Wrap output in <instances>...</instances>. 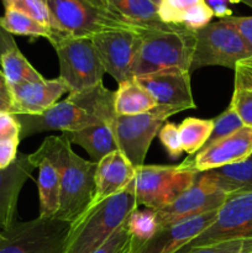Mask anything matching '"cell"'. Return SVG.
Returning a JSON list of instances; mask_svg holds the SVG:
<instances>
[{
	"instance_id": "cell-1",
	"label": "cell",
	"mask_w": 252,
	"mask_h": 253,
	"mask_svg": "<svg viewBox=\"0 0 252 253\" xmlns=\"http://www.w3.org/2000/svg\"><path fill=\"white\" fill-rule=\"evenodd\" d=\"M115 91L103 83L69 93L40 115H16L21 124V138L47 131H77L94 125H111L115 119Z\"/></svg>"
},
{
	"instance_id": "cell-2",
	"label": "cell",
	"mask_w": 252,
	"mask_h": 253,
	"mask_svg": "<svg viewBox=\"0 0 252 253\" xmlns=\"http://www.w3.org/2000/svg\"><path fill=\"white\" fill-rule=\"evenodd\" d=\"M71 146L66 136H48L31 155L47 158L58 169L61 202L54 217L72 224L93 202L98 163L84 160Z\"/></svg>"
},
{
	"instance_id": "cell-3",
	"label": "cell",
	"mask_w": 252,
	"mask_h": 253,
	"mask_svg": "<svg viewBox=\"0 0 252 253\" xmlns=\"http://www.w3.org/2000/svg\"><path fill=\"white\" fill-rule=\"evenodd\" d=\"M194 47L195 31L183 25L166 24L142 29L133 62L132 78L168 68L190 72Z\"/></svg>"
},
{
	"instance_id": "cell-4",
	"label": "cell",
	"mask_w": 252,
	"mask_h": 253,
	"mask_svg": "<svg viewBox=\"0 0 252 253\" xmlns=\"http://www.w3.org/2000/svg\"><path fill=\"white\" fill-rule=\"evenodd\" d=\"M137 208V200L130 187L89 207L71 224L63 253L95 252Z\"/></svg>"
},
{
	"instance_id": "cell-5",
	"label": "cell",
	"mask_w": 252,
	"mask_h": 253,
	"mask_svg": "<svg viewBox=\"0 0 252 253\" xmlns=\"http://www.w3.org/2000/svg\"><path fill=\"white\" fill-rule=\"evenodd\" d=\"M56 29L77 37H93L110 30L141 29L128 24L109 0H46Z\"/></svg>"
},
{
	"instance_id": "cell-6",
	"label": "cell",
	"mask_w": 252,
	"mask_h": 253,
	"mask_svg": "<svg viewBox=\"0 0 252 253\" xmlns=\"http://www.w3.org/2000/svg\"><path fill=\"white\" fill-rule=\"evenodd\" d=\"M49 43L59 62V77L69 93L85 90L103 83L105 71L90 37H77L54 31Z\"/></svg>"
},
{
	"instance_id": "cell-7",
	"label": "cell",
	"mask_w": 252,
	"mask_h": 253,
	"mask_svg": "<svg viewBox=\"0 0 252 253\" xmlns=\"http://www.w3.org/2000/svg\"><path fill=\"white\" fill-rule=\"evenodd\" d=\"M250 57H252V49L242 35L226 20H217L195 31L190 73L210 66L234 71L239 62Z\"/></svg>"
},
{
	"instance_id": "cell-8",
	"label": "cell",
	"mask_w": 252,
	"mask_h": 253,
	"mask_svg": "<svg viewBox=\"0 0 252 253\" xmlns=\"http://www.w3.org/2000/svg\"><path fill=\"white\" fill-rule=\"evenodd\" d=\"M199 173L178 166H146L136 169L128 187L132 189L138 207L158 210L172 204L180 194L194 184Z\"/></svg>"
},
{
	"instance_id": "cell-9",
	"label": "cell",
	"mask_w": 252,
	"mask_h": 253,
	"mask_svg": "<svg viewBox=\"0 0 252 253\" xmlns=\"http://www.w3.org/2000/svg\"><path fill=\"white\" fill-rule=\"evenodd\" d=\"M180 113L172 106L157 105L137 115H116L111 123L119 152L135 169L145 165L150 146L168 118Z\"/></svg>"
},
{
	"instance_id": "cell-10",
	"label": "cell",
	"mask_w": 252,
	"mask_h": 253,
	"mask_svg": "<svg viewBox=\"0 0 252 253\" xmlns=\"http://www.w3.org/2000/svg\"><path fill=\"white\" fill-rule=\"evenodd\" d=\"M71 222L37 216L1 231L0 253H63Z\"/></svg>"
},
{
	"instance_id": "cell-11",
	"label": "cell",
	"mask_w": 252,
	"mask_h": 253,
	"mask_svg": "<svg viewBox=\"0 0 252 253\" xmlns=\"http://www.w3.org/2000/svg\"><path fill=\"white\" fill-rule=\"evenodd\" d=\"M241 239H252V192L230 195L217 209L211 225L183 249Z\"/></svg>"
},
{
	"instance_id": "cell-12",
	"label": "cell",
	"mask_w": 252,
	"mask_h": 253,
	"mask_svg": "<svg viewBox=\"0 0 252 253\" xmlns=\"http://www.w3.org/2000/svg\"><path fill=\"white\" fill-rule=\"evenodd\" d=\"M229 197L209 172L199 173L194 184L180 194L172 204L155 210L158 230L180 220L219 209Z\"/></svg>"
},
{
	"instance_id": "cell-13",
	"label": "cell",
	"mask_w": 252,
	"mask_h": 253,
	"mask_svg": "<svg viewBox=\"0 0 252 253\" xmlns=\"http://www.w3.org/2000/svg\"><path fill=\"white\" fill-rule=\"evenodd\" d=\"M141 30H110L91 37L104 71L119 84L132 78Z\"/></svg>"
},
{
	"instance_id": "cell-14",
	"label": "cell",
	"mask_w": 252,
	"mask_h": 253,
	"mask_svg": "<svg viewBox=\"0 0 252 253\" xmlns=\"http://www.w3.org/2000/svg\"><path fill=\"white\" fill-rule=\"evenodd\" d=\"M252 155V128L244 126L236 132L202 148L180 165L198 173L239 163Z\"/></svg>"
},
{
	"instance_id": "cell-15",
	"label": "cell",
	"mask_w": 252,
	"mask_h": 253,
	"mask_svg": "<svg viewBox=\"0 0 252 253\" xmlns=\"http://www.w3.org/2000/svg\"><path fill=\"white\" fill-rule=\"evenodd\" d=\"M136 79L153 96L157 105L172 106L180 111L197 109L193 99L189 71L168 68Z\"/></svg>"
},
{
	"instance_id": "cell-16",
	"label": "cell",
	"mask_w": 252,
	"mask_h": 253,
	"mask_svg": "<svg viewBox=\"0 0 252 253\" xmlns=\"http://www.w3.org/2000/svg\"><path fill=\"white\" fill-rule=\"evenodd\" d=\"M216 210L180 220L158 230L148 241L133 250L132 253H175L197 239L211 225L216 217Z\"/></svg>"
},
{
	"instance_id": "cell-17",
	"label": "cell",
	"mask_w": 252,
	"mask_h": 253,
	"mask_svg": "<svg viewBox=\"0 0 252 253\" xmlns=\"http://www.w3.org/2000/svg\"><path fill=\"white\" fill-rule=\"evenodd\" d=\"M11 96V110L15 115H40L58 103L59 98L69 93L63 81L59 78L9 85Z\"/></svg>"
},
{
	"instance_id": "cell-18",
	"label": "cell",
	"mask_w": 252,
	"mask_h": 253,
	"mask_svg": "<svg viewBox=\"0 0 252 253\" xmlns=\"http://www.w3.org/2000/svg\"><path fill=\"white\" fill-rule=\"evenodd\" d=\"M35 168L30 155L19 153L10 167L0 169V231H5L16 221L20 192Z\"/></svg>"
},
{
	"instance_id": "cell-19",
	"label": "cell",
	"mask_w": 252,
	"mask_h": 253,
	"mask_svg": "<svg viewBox=\"0 0 252 253\" xmlns=\"http://www.w3.org/2000/svg\"><path fill=\"white\" fill-rule=\"evenodd\" d=\"M135 174L136 169L121 152L115 151L105 156L96 166L95 194L89 207L99 204L108 198L127 189Z\"/></svg>"
},
{
	"instance_id": "cell-20",
	"label": "cell",
	"mask_w": 252,
	"mask_h": 253,
	"mask_svg": "<svg viewBox=\"0 0 252 253\" xmlns=\"http://www.w3.org/2000/svg\"><path fill=\"white\" fill-rule=\"evenodd\" d=\"M32 163L39 168V200L40 217L51 219L56 216L61 202V178L59 172L47 158L34 157L30 153Z\"/></svg>"
},
{
	"instance_id": "cell-21",
	"label": "cell",
	"mask_w": 252,
	"mask_h": 253,
	"mask_svg": "<svg viewBox=\"0 0 252 253\" xmlns=\"http://www.w3.org/2000/svg\"><path fill=\"white\" fill-rule=\"evenodd\" d=\"M72 145H78L98 163L105 156L118 151L111 125H94L77 131L62 132Z\"/></svg>"
},
{
	"instance_id": "cell-22",
	"label": "cell",
	"mask_w": 252,
	"mask_h": 253,
	"mask_svg": "<svg viewBox=\"0 0 252 253\" xmlns=\"http://www.w3.org/2000/svg\"><path fill=\"white\" fill-rule=\"evenodd\" d=\"M114 106L116 115H137L155 109L157 103L137 79L131 78L119 84Z\"/></svg>"
},
{
	"instance_id": "cell-23",
	"label": "cell",
	"mask_w": 252,
	"mask_h": 253,
	"mask_svg": "<svg viewBox=\"0 0 252 253\" xmlns=\"http://www.w3.org/2000/svg\"><path fill=\"white\" fill-rule=\"evenodd\" d=\"M109 2L132 26L150 29L166 25L158 16V6L151 0H109Z\"/></svg>"
},
{
	"instance_id": "cell-24",
	"label": "cell",
	"mask_w": 252,
	"mask_h": 253,
	"mask_svg": "<svg viewBox=\"0 0 252 253\" xmlns=\"http://www.w3.org/2000/svg\"><path fill=\"white\" fill-rule=\"evenodd\" d=\"M229 195L252 192V155L239 163L208 170Z\"/></svg>"
},
{
	"instance_id": "cell-25",
	"label": "cell",
	"mask_w": 252,
	"mask_h": 253,
	"mask_svg": "<svg viewBox=\"0 0 252 253\" xmlns=\"http://www.w3.org/2000/svg\"><path fill=\"white\" fill-rule=\"evenodd\" d=\"M0 66L7 85L25 82H39L43 79L42 74L27 61L17 46L10 48L0 57Z\"/></svg>"
},
{
	"instance_id": "cell-26",
	"label": "cell",
	"mask_w": 252,
	"mask_h": 253,
	"mask_svg": "<svg viewBox=\"0 0 252 253\" xmlns=\"http://www.w3.org/2000/svg\"><path fill=\"white\" fill-rule=\"evenodd\" d=\"M0 26L5 31L9 32L10 35L43 37L46 40L51 39L54 31H57V30H52L44 25L40 24L32 17L27 16L26 14L17 11L15 9H5L4 15L0 16Z\"/></svg>"
},
{
	"instance_id": "cell-27",
	"label": "cell",
	"mask_w": 252,
	"mask_h": 253,
	"mask_svg": "<svg viewBox=\"0 0 252 253\" xmlns=\"http://www.w3.org/2000/svg\"><path fill=\"white\" fill-rule=\"evenodd\" d=\"M178 128L183 151L193 156L204 147L205 142L211 135L214 119L187 118L178 125Z\"/></svg>"
},
{
	"instance_id": "cell-28",
	"label": "cell",
	"mask_w": 252,
	"mask_h": 253,
	"mask_svg": "<svg viewBox=\"0 0 252 253\" xmlns=\"http://www.w3.org/2000/svg\"><path fill=\"white\" fill-rule=\"evenodd\" d=\"M126 229L131 235L133 242V250L137 249L142 244L153 237V235L158 231V222L156 211L153 209L133 210L128 215L127 220L125 221Z\"/></svg>"
},
{
	"instance_id": "cell-29",
	"label": "cell",
	"mask_w": 252,
	"mask_h": 253,
	"mask_svg": "<svg viewBox=\"0 0 252 253\" xmlns=\"http://www.w3.org/2000/svg\"><path fill=\"white\" fill-rule=\"evenodd\" d=\"M1 1L5 9H15L21 11L39 21L40 24L52 30H57L51 11L46 2L42 0H1Z\"/></svg>"
},
{
	"instance_id": "cell-30",
	"label": "cell",
	"mask_w": 252,
	"mask_h": 253,
	"mask_svg": "<svg viewBox=\"0 0 252 253\" xmlns=\"http://www.w3.org/2000/svg\"><path fill=\"white\" fill-rule=\"evenodd\" d=\"M241 127H244V124L240 120V118L235 113L234 109L229 105V108L224 113H221L214 119V128H212L211 135L208 138V141L205 142L203 148L212 145L214 142L226 137V136H230L231 133L236 132Z\"/></svg>"
},
{
	"instance_id": "cell-31",
	"label": "cell",
	"mask_w": 252,
	"mask_h": 253,
	"mask_svg": "<svg viewBox=\"0 0 252 253\" xmlns=\"http://www.w3.org/2000/svg\"><path fill=\"white\" fill-rule=\"evenodd\" d=\"M200 1L203 0H162L158 6V16L165 24L180 25L183 15Z\"/></svg>"
},
{
	"instance_id": "cell-32",
	"label": "cell",
	"mask_w": 252,
	"mask_h": 253,
	"mask_svg": "<svg viewBox=\"0 0 252 253\" xmlns=\"http://www.w3.org/2000/svg\"><path fill=\"white\" fill-rule=\"evenodd\" d=\"M175 253H252V239L230 240L210 246L182 249Z\"/></svg>"
},
{
	"instance_id": "cell-33",
	"label": "cell",
	"mask_w": 252,
	"mask_h": 253,
	"mask_svg": "<svg viewBox=\"0 0 252 253\" xmlns=\"http://www.w3.org/2000/svg\"><path fill=\"white\" fill-rule=\"evenodd\" d=\"M230 106L234 109L244 126L252 128V89L234 85Z\"/></svg>"
},
{
	"instance_id": "cell-34",
	"label": "cell",
	"mask_w": 252,
	"mask_h": 253,
	"mask_svg": "<svg viewBox=\"0 0 252 253\" xmlns=\"http://www.w3.org/2000/svg\"><path fill=\"white\" fill-rule=\"evenodd\" d=\"M133 242L126 225H121L95 252L93 253H132Z\"/></svg>"
},
{
	"instance_id": "cell-35",
	"label": "cell",
	"mask_w": 252,
	"mask_h": 253,
	"mask_svg": "<svg viewBox=\"0 0 252 253\" xmlns=\"http://www.w3.org/2000/svg\"><path fill=\"white\" fill-rule=\"evenodd\" d=\"M158 137H160V141L165 150L167 151L168 156L172 160H177L184 152L182 147V141H180L179 128L174 123L166 121L161 127L160 132H158Z\"/></svg>"
},
{
	"instance_id": "cell-36",
	"label": "cell",
	"mask_w": 252,
	"mask_h": 253,
	"mask_svg": "<svg viewBox=\"0 0 252 253\" xmlns=\"http://www.w3.org/2000/svg\"><path fill=\"white\" fill-rule=\"evenodd\" d=\"M212 17H214V14H212L210 7L203 0V1L198 2L194 6L190 7L183 15L180 25H183L187 29L192 30V31H198V30L203 29L207 25H209L211 22Z\"/></svg>"
},
{
	"instance_id": "cell-37",
	"label": "cell",
	"mask_w": 252,
	"mask_h": 253,
	"mask_svg": "<svg viewBox=\"0 0 252 253\" xmlns=\"http://www.w3.org/2000/svg\"><path fill=\"white\" fill-rule=\"evenodd\" d=\"M21 140V124L15 114L0 111V141Z\"/></svg>"
},
{
	"instance_id": "cell-38",
	"label": "cell",
	"mask_w": 252,
	"mask_h": 253,
	"mask_svg": "<svg viewBox=\"0 0 252 253\" xmlns=\"http://www.w3.org/2000/svg\"><path fill=\"white\" fill-rule=\"evenodd\" d=\"M19 143V138L0 141V169H5L15 162L19 155L17 152Z\"/></svg>"
},
{
	"instance_id": "cell-39",
	"label": "cell",
	"mask_w": 252,
	"mask_h": 253,
	"mask_svg": "<svg viewBox=\"0 0 252 253\" xmlns=\"http://www.w3.org/2000/svg\"><path fill=\"white\" fill-rule=\"evenodd\" d=\"M234 85L252 89V57L239 62L234 69Z\"/></svg>"
},
{
	"instance_id": "cell-40",
	"label": "cell",
	"mask_w": 252,
	"mask_h": 253,
	"mask_svg": "<svg viewBox=\"0 0 252 253\" xmlns=\"http://www.w3.org/2000/svg\"><path fill=\"white\" fill-rule=\"evenodd\" d=\"M224 20L230 22L242 35L245 41L249 43V46L252 49V16H234L232 15V16L226 17Z\"/></svg>"
},
{
	"instance_id": "cell-41",
	"label": "cell",
	"mask_w": 252,
	"mask_h": 253,
	"mask_svg": "<svg viewBox=\"0 0 252 253\" xmlns=\"http://www.w3.org/2000/svg\"><path fill=\"white\" fill-rule=\"evenodd\" d=\"M204 2L210 7L214 16L222 20L232 16V10L230 9V5L239 4L240 0H204Z\"/></svg>"
},
{
	"instance_id": "cell-42",
	"label": "cell",
	"mask_w": 252,
	"mask_h": 253,
	"mask_svg": "<svg viewBox=\"0 0 252 253\" xmlns=\"http://www.w3.org/2000/svg\"><path fill=\"white\" fill-rule=\"evenodd\" d=\"M11 110V96H10V89L7 82L2 74L0 68V111Z\"/></svg>"
},
{
	"instance_id": "cell-43",
	"label": "cell",
	"mask_w": 252,
	"mask_h": 253,
	"mask_svg": "<svg viewBox=\"0 0 252 253\" xmlns=\"http://www.w3.org/2000/svg\"><path fill=\"white\" fill-rule=\"evenodd\" d=\"M16 42L12 39V35H10L9 32L5 31L1 26H0V57L5 53L6 51H9L12 47H16Z\"/></svg>"
},
{
	"instance_id": "cell-44",
	"label": "cell",
	"mask_w": 252,
	"mask_h": 253,
	"mask_svg": "<svg viewBox=\"0 0 252 253\" xmlns=\"http://www.w3.org/2000/svg\"><path fill=\"white\" fill-rule=\"evenodd\" d=\"M240 2H244V4L247 5V6L252 7V0H240Z\"/></svg>"
},
{
	"instance_id": "cell-45",
	"label": "cell",
	"mask_w": 252,
	"mask_h": 253,
	"mask_svg": "<svg viewBox=\"0 0 252 253\" xmlns=\"http://www.w3.org/2000/svg\"><path fill=\"white\" fill-rule=\"evenodd\" d=\"M151 1H152L153 4L156 5V6H160V4H161V1H162V0H151Z\"/></svg>"
},
{
	"instance_id": "cell-46",
	"label": "cell",
	"mask_w": 252,
	"mask_h": 253,
	"mask_svg": "<svg viewBox=\"0 0 252 253\" xmlns=\"http://www.w3.org/2000/svg\"><path fill=\"white\" fill-rule=\"evenodd\" d=\"M0 239H1V231H0Z\"/></svg>"
},
{
	"instance_id": "cell-47",
	"label": "cell",
	"mask_w": 252,
	"mask_h": 253,
	"mask_svg": "<svg viewBox=\"0 0 252 253\" xmlns=\"http://www.w3.org/2000/svg\"><path fill=\"white\" fill-rule=\"evenodd\" d=\"M42 1H44V2H46V0H42Z\"/></svg>"
}]
</instances>
